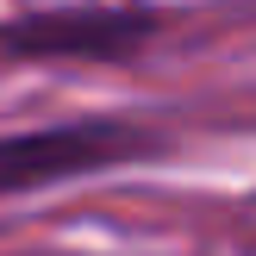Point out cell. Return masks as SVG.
<instances>
[{
	"label": "cell",
	"mask_w": 256,
	"mask_h": 256,
	"mask_svg": "<svg viewBox=\"0 0 256 256\" xmlns=\"http://www.w3.org/2000/svg\"><path fill=\"white\" fill-rule=\"evenodd\" d=\"M162 150V132L132 119H75V125H44V132H12L0 138V200L32 194L50 182H82V175L144 162Z\"/></svg>",
	"instance_id": "1"
},
{
	"label": "cell",
	"mask_w": 256,
	"mask_h": 256,
	"mask_svg": "<svg viewBox=\"0 0 256 256\" xmlns=\"http://www.w3.org/2000/svg\"><path fill=\"white\" fill-rule=\"evenodd\" d=\"M162 32V12L150 6H50L0 25L6 56H82V62H125Z\"/></svg>",
	"instance_id": "2"
}]
</instances>
